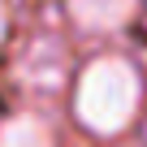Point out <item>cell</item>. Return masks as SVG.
I'll use <instances>...</instances> for the list:
<instances>
[{
	"label": "cell",
	"instance_id": "1",
	"mask_svg": "<svg viewBox=\"0 0 147 147\" xmlns=\"http://www.w3.org/2000/svg\"><path fill=\"white\" fill-rule=\"evenodd\" d=\"M143 78L125 56H100L82 69L74 113L91 134H121L138 113Z\"/></svg>",
	"mask_w": 147,
	"mask_h": 147
},
{
	"label": "cell",
	"instance_id": "2",
	"mask_svg": "<svg viewBox=\"0 0 147 147\" xmlns=\"http://www.w3.org/2000/svg\"><path fill=\"white\" fill-rule=\"evenodd\" d=\"M143 0H69V13L82 30H121L138 18Z\"/></svg>",
	"mask_w": 147,
	"mask_h": 147
},
{
	"label": "cell",
	"instance_id": "3",
	"mask_svg": "<svg viewBox=\"0 0 147 147\" xmlns=\"http://www.w3.org/2000/svg\"><path fill=\"white\" fill-rule=\"evenodd\" d=\"M0 147H52V130L35 113H22L0 125Z\"/></svg>",
	"mask_w": 147,
	"mask_h": 147
},
{
	"label": "cell",
	"instance_id": "4",
	"mask_svg": "<svg viewBox=\"0 0 147 147\" xmlns=\"http://www.w3.org/2000/svg\"><path fill=\"white\" fill-rule=\"evenodd\" d=\"M5 26H9V18H5V0H0V39H5Z\"/></svg>",
	"mask_w": 147,
	"mask_h": 147
}]
</instances>
